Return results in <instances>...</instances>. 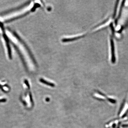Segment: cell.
I'll return each mask as SVG.
<instances>
[{
    "label": "cell",
    "mask_w": 128,
    "mask_h": 128,
    "mask_svg": "<svg viewBox=\"0 0 128 128\" xmlns=\"http://www.w3.org/2000/svg\"><path fill=\"white\" fill-rule=\"evenodd\" d=\"M111 40V48H112V60L113 62H114L115 60V57H114V46H113V42L112 39Z\"/></svg>",
    "instance_id": "obj_5"
},
{
    "label": "cell",
    "mask_w": 128,
    "mask_h": 128,
    "mask_svg": "<svg viewBox=\"0 0 128 128\" xmlns=\"http://www.w3.org/2000/svg\"><path fill=\"white\" fill-rule=\"evenodd\" d=\"M49 98H47L46 99V101L47 102H49Z\"/></svg>",
    "instance_id": "obj_11"
},
{
    "label": "cell",
    "mask_w": 128,
    "mask_h": 128,
    "mask_svg": "<svg viewBox=\"0 0 128 128\" xmlns=\"http://www.w3.org/2000/svg\"><path fill=\"white\" fill-rule=\"evenodd\" d=\"M85 36V35L82 36L75 37V38H64V39L62 40V41L64 42H70V41H74L76 40H78V39H80V38H83V37H84Z\"/></svg>",
    "instance_id": "obj_3"
},
{
    "label": "cell",
    "mask_w": 128,
    "mask_h": 128,
    "mask_svg": "<svg viewBox=\"0 0 128 128\" xmlns=\"http://www.w3.org/2000/svg\"><path fill=\"white\" fill-rule=\"evenodd\" d=\"M40 81L42 83H44V84L49 85V86H50L51 87H55V84H53V83L49 82H47V81L45 80L44 79H40Z\"/></svg>",
    "instance_id": "obj_4"
},
{
    "label": "cell",
    "mask_w": 128,
    "mask_h": 128,
    "mask_svg": "<svg viewBox=\"0 0 128 128\" xmlns=\"http://www.w3.org/2000/svg\"><path fill=\"white\" fill-rule=\"evenodd\" d=\"M0 88L2 90L4 91V90H3V89L2 88V86H1L0 85Z\"/></svg>",
    "instance_id": "obj_10"
},
{
    "label": "cell",
    "mask_w": 128,
    "mask_h": 128,
    "mask_svg": "<svg viewBox=\"0 0 128 128\" xmlns=\"http://www.w3.org/2000/svg\"><path fill=\"white\" fill-rule=\"evenodd\" d=\"M6 36L10 41L15 45L20 51L26 63V66L30 67L34 62L33 58L25 45L14 34L8 30H5Z\"/></svg>",
    "instance_id": "obj_1"
},
{
    "label": "cell",
    "mask_w": 128,
    "mask_h": 128,
    "mask_svg": "<svg viewBox=\"0 0 128 128\" xmlns=\"http://www.w3.org/2000/svg\"><path fill=\"white\" fill-rule=\"evenodd\" d=\"M40 7V5L38 3L33 5H31V4H29L20 9L1 16H0V21L4 22L5 21L15 18L24 15L30 10L34 9L36 8Z\"/></svg>",
    "instance_id": "obj_2"
},
{
    "label": "cell",
    "mask_w": 128,
    "mask_h": 128,
    "mask_svg": "<svg viewBox=\"0 0 128 128\" xmlns=\"http://www.w3.org/2000/svg\"><path fill=\"white\" fill-rule=\"evenodd\" d=\"M25 84H26V85H27V87H28V88H29V83H28V81H27V80H25Z\"/></svg>",
    "instance_id": "obj_6"
},
{
    "label": "cell",
    "mask_w": 128,
    "mask_h": 128,
    "mask_svg": "<svg viewBox=\"0 0 128 128\" xmlns=\"http://www.w3.org/2000/svg\"><path fill=\"white\" fill-rule=\"evenodd\" d=\"M3 31L2 30V28L1 27H0V33L2 34V33Z\"/></svg>",
    "instance_id": "obj_9"
},
{
    "label": "cell",
    "mask_w": 128,
    "mask_h": 128,
    "mask_svg": "<svg viewBox=\"0 0 128 128\" xmlns=\"http://www.w3.org/2000/svg\"><path fill=\"white\" fill-rule=\"evenodd\" d=\"M7 101V99H0V102H5Z\"/></svg>",
    "instance_id": "obj_7"
},
{
    "label": "cell",
    "mask_w": 128,
    "mask_h": 128,
    "mask_svg": "<svg viewBox=\"0 0 128 128\" xmlns=\"http://www.w3.org/2000/svg\"><path fill=\"white\" fill-rule=\"evenodd\" d=\"M30 100H31V102H33V99H32V95L30 93Z\"/></svg>",
    "instance_id": "obj_8"
}]
</instances>
